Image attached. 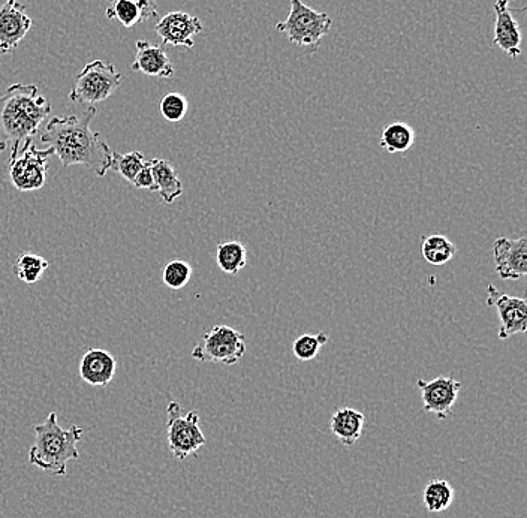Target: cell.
<instances>
[{
    "label": "cell",
    "mask_w": 527,
    "mask_h": 518,
    "mask_svg": "<svg viewBox=\"0 0 527 518\" xmlns=\"http://www.w3.org/2000/svg\"><path fill=\"white\" fill-rule=\"evenodd\" d=\"M98 110L87 108L84 113L66 117H53L41 132V141L47 144L63 167L84 165L98 177L111 170L113 150L101 132L92 131L90 125Z\"/></svg>",
    "instance_id": "cell-1"
},
{
    "label": "cell",
    "mask_w": 527,
    "mask_h": 518,
    "mask_svg": "<svg viewBox=\"0 0 527 518\" xmlns=\"http://www.w3.org/2000/svg\"><path fill=\"white\" fill-rule=\"evenodd\" d=\"M50 114L51 105L35 84H12L0 96V152L9 147V162L14 161L21 144L38 134Z\"/></svg>",
    "instance_id": "cell-2"
},
{
    "label": "cell",
    "mask_w": 527,
    "mask_h": 518,
    "mask_svg": "<svg viewBox=\"0 0 527 518\" xmlns=\"http://www.w3.org/2000/svg\"><path fill=\"white\" fill-rule=\"evenodd\" d=\"M33 432L35 441L29 450L30 465L57 477H65L68 462L80 459L77 445L84 430L74 424L65 429L60 426L56 412H50L44 423L33 426Z\"/></svg>",
    "instance_id": "cell-3"
},
{
    "label": "cell",
    "mask_w": 527,
    "mask_h": 518,
    "mask_svg": "<svg viewBox=\"0 0 527 518\" xmlns=\"http://www.w3.org/2000/svg\"><path fill=\"white\" fill-rule=\"evenodd\" d=\"M289 3L288 17L276 24L277 32L285 33L292 44L306 48L307 54H315L333 27V20L327 12L316 11L301 0Z\"/></svg>",
    "instance_id": "cell-4"
},
{
    "label": "cell",
    "mask_w": 527,
    "mask_h": 518,
    "mask_svg": "<svg viewBox=\"0 0 527 518\" xmlns=\"http://www.w3.org/2000/svg\"><path fill=\"white\" fill-rule=\"evenodd\" d=\"M122 74L117 71L113 63L104 60H93L84 66L77 75L74 87L69 93V99L78 104H95L107 101L122 84Z\"/></svg>",
    "instance_id": "cell-5"
},
{
    "label": "cell",
    "mask_w": 527,
    "mask_h": 518,
    "mask_svg": "<svg viewBox=\"0 0 527 518\" xmlns=\"http://www.w3.org/2000/svg\"><path fill=\"white\" fill-rule=\"evenodd\" d=\"M168 448L174 459H188L206 445L207 439L200 427V414L197 411L183 412L179 402H171L167 408Z\"/></svg>",
    "instance_id": "cell-6"
},
{
    "label": "cell",
    "mask_w": 527,
    "mask_h": 518,
    "mask_svg": "<svg viewBox=\"0 0 527 518\" xmlns=\"http://www.w3.org/2000/svg\"><path fill=\"white\" fill-rule=\"evenodd\" d=\"M246 337L230 325H215L204 334L192 351V358L200 363L234 366L246 354Z\"/></svg>",
    "instance_id": "cell-7"
},
{
    "label": "cell",
    "mask_w": 527,
    "mask_h": 518,
    "mask_svg": "<svg viewBox=\"0 0 527 518\" xmlns=\"http://www.w3.org/2000/svg\"><path fill=\"white\" fill-rule=\"evenodd\" d=\"M54 155L53 150H41L32 140H27L9 162V180L17 191H39L47 182L48 159Z\"/></svg>",
    "instance_id": "cell-8"
},
{
    "label": "cell",
    "mask_w": 527,
    "mask_h": 518,
    "mask_svg": "<svg viewBox=\"0 0 527 518\" xmlns=\"http://www.w3.org/2000/svg\"><path fill=\"white\" fill-rule=\"evenodd\" d=\"M487 306L498 310L499 339L507 340L516 334L526 333L527 330V301L522 297L505 294L496 286H487Z\"/></svg>",
    "instance_id": "cell-9"
},
{
    "label": "cell",
    "mask_w": 527,
    "mask_h": 518,
    "mask_svg": "<svg viewBox=\"0 0 527 518\" xmlns=\"http://www.w3.org/2000/svg\"><path fill=\"white\" fill-rule=\"evenodd\" d=\"M417 387L421 391L424 411L435 415L439 420H445L453 412L463 385L450 376H438L432 381L418 379Z\"/></svg>",
    "instance_id": "cell-10"
},
{
    "label": "cell",
    "mask_w": 527,
    "mask_h": 518,
    "mask_svg": "<svg viewBox=\"0 0 527 518\" xmlns=\"http://www.w3.org/2000/svg\"><path fill=\"white\" fill-rule=\"evenodd\" d=\"M155 30L162 39L164 47L173 45V47L192 48L195 45V36L203 32L204 26L200 18L195 15L174 11L164 15L156 23Z\"/></svg>",
    "instance_id": "cell-11"
},
{
    "label": "cell",
    "mask_w": 527,
    "mask_h": 518,
    "mask_svg": "<svg viewBox=\"0 0 527 518\" xmlns=\"http://www.w3.org/2000/svg\"><path fill=\"white\" fill-rule=\"evenodd\" d=\"M27 6L18 0H6L0 6V56L14 53L32 27Z\"/></svg>",
    "instance_id": "cell-12"
},
{
    "label": "cell",
    "mask_w": 527,
    "mask_h": 518,
    "mask_svg": "<svg viewBox=\"0 0 527 518\" xmlns=\"http://www.w3.org/2000/svg\"><path fill=\"white\" fill-rule=\"evenodd\" d=\"M496 273L504 280H520L527 274V239L499 237L492 246Z\"/></svg>",
    "instance_id": "cell-13"
},
{
    "label": "cell",
    "mask_w": 527,
    "mask_h": 518,
    "mask_svg": "<svg viewBox=\"0 0 527 518\" xmlns=\"http://www.w3.org/2000/svg\"><path fill=\"white\" fill-rule=\"evenodd\" d=\"M495 36L493 44L507 53L511 59L522 54V30L519 21L510 9V0H496L495 3Z\"/></svg>",
    "instance_id": "cell-14"
},
{
    "label": "cell",
    "mask_w": 527,
    "mask_h": 518,
    "mask_svg": "<svg viewBox=\"0 0 527 518\" xmlns=\"http://www.w3.org/2000/svg\"><path fill=\"white\" fill-rule=\"evenodd\" d=\"M117 360L105 349L84 352L80 361V378L92 387H107L116 375Z\"/></svg>",
    "instance_id": "cell-15"
},
{
    "label": "cell",
    "mask_w": 527,
    "mask_h": 518,
    "mask_svg": "<svg viewBox=\"0 0 527 518\" xmlns=\"http://www.w3.org/2000/svg\"><path fill=\"white\" fill-rule=\"evenodd\" d=\"M137 53L132 63V71L141 72L147 77L171 78L174 75L173 63L164 45H153L149 41H138Z\"/></svg>",
    "instance_id": "cell-16"
},
{
    "label": "cell",
    "mask_w": 527,
    "mask_h": 518,
    "mask_svg": "<svg viewBox=\"0 0 527 518\" xmlns=\"http://www.w3.org/2000/svg\"><path fill=\"white\" fill-rule=\"evenodd\" d=\"M366 417L357 409L340 408L334 412L330 421L331 433L339 439L343 447H354L363 435Z\"/></svg>",
    "instance_id": "cell-17"
},
{
    "label": "cell",
    "mask_w": 527,
    "mask_h": 518,
    "mask_svg": "<svg viewBox=\"0 0 527 518\" xmlns=\"http://www.w3.org/2000/svg\"><path fill=\"white\" fill-rule=\"evenodd\" d=\"M150 164L153 173L152 191L158 192L164 203L173 204L183 195V183L176 168L167 159H153Z\"/></svg>",
    "instance_id": "cell-18"
},
{
    "label": "cell",
    "mask_w": 527,
    "mask_h": 518,
    "mask_svg": "<svg viewBox=\"0 0 527 518\" xmlns=\"http://www.w3.org/2000/svg\"><path fill=\"white\" fill-rule=\"evenodd\" d=\"M216 264L225 274L240 273L248 264V249L243 243L231 240V242L219 243L215 252Z\"/></svg>",
    "instance_id": "cell-19"
},
{
    "label": "cell",
    "mask_w": 527,
    "mask_h": 518,
    "mask_svg": "<svg viewBox=\"0 0 527 518\" xmlns=\"http://www.w3.org/2000/svg\"><path fill=\"white\" fill-rule=\"evenodd\" d=\"M415 143V132L411 126L403 122H394L385 126L381 132L382 149L387 153L408 152Z\"/></svg>",
    "instance_id": "cell-20"
},
{
    "label": "cell",
    "mask_w": 527,
    "mask_h": 518,
    "mask_svg": "<svg viewBox=\"0 0 527 518\" xmlns=\"http://www.w3.org/2000/svg\"><path fill=\"white\" fill-rule=\"evenodd\" d=\"M105 15L108 20L119 21L123 27H128V29L150 20L143 6L135 0H108Z\"/></svg>",
    "instance_id": "cell-21"
},
{
    "label": "cell",
    "mask_w": 527,
    "mask_h": 518,
    "mask_svg": "<svg viewBox=\"0 0 527 518\" xmlns=\"http://www.w3.org/2000/svg\"><path fill=\"white\" fill-rule=\"evenodd\" d=\"M457 248L448 237L442 234H432V236L424 237L423 245H421V255L429 264L445 265L456 257Z\"/></svg>",
    "instance_id": "cell-22"
},
{
    "label": "cell",
    "mask_w": 527,
    "mask_h": 518,
    "mask_svg": "<svg viewBox=\"0 0 527 518\" xmlns=\"http://www.w3.org/2000/svg\"><path fill=\"white\" fill-rule=\"evenodd\" d=\"M423 501L429 513H442L453 505V486L445 480H432L424 489Z\"/></svg>",
    "instance_id": "cell-23"
},
{
    "label": "cell",
    "mask_w": 527,
    "mask_h": 518,
    "mask_svg": "<svg viewBox=\"0 0 527 518\" xmlns=\"http://www.w3.org/2000/svg\"><path fill=\"white\" fill-rule=\"evenodd\" d=\"M48 268V261L41 255L24 252L15 259L14 274L27 285H35L44 276Z\"/></svg>",
    "instance_id": "cell-24"
},
{
    "label": "cell",
    "mask_w": 527,
    "mask_h": 518,
    "mask_svg": "<svg viewBox=\"0 0 527 518\" xmlns=\"http://www.w3.org/2000/svg\"><path fill=\"white\" fill-rule=\"evenodd\" d=\"M146 156L141 152L119 153L113 152L111 170L117 171L128 183H134L137 174L146 167Z\"/></svg>",
    "instance_id": "cell-25"
},
{
    "label": "cell",
    "mask_w": 527,
    "mask_h": 518,
    "mask_svg": "<svg viewBox=\"0 0 527 518\" xmlns=\"http://www.w3.org/2000/svg\"><path fill=\"white\" fill-rule=\"evenodd\" d=\"M330 336L324 331L316 334H303V336L297 337L292 343V352H294L295 358L300 361H312L318 357L319 351L322 346L327 345Z\"/></svg>",
    "instance_id": "cell-26"
},
{
    "label": "cell",
    "mask_w": 527,
    "mask_h": 518,
    "mask_svg": "<svg viewBox=\"0 0 527 518\" xmlns=\"http://www.w3.org/2000/svg\"><path fill=\"white\" fill-rule=\"evenodd\" d=\"M192 277V267L183 259H173L162 270V280L171 289H182Z\"/></svg>",
    "instance_id": "cell-27"
},
{
    "label": "cell",
    "mask_w": 527,
    "mask_h": 518,
    "mask_svg": "<svg viewBox=\"0 0 527 518\" xmlns=\"http://www.w3.org/2000/svg\"><path fill=\"white\" fill-rule=\"evenodd\" d=\"M159 107H161V114L165 120L177 123L185 119L186 113H188L189 102L180 93L171 92L162 98Z\"/></svg>",
    "instance_id": "cell-28"
},
{
    "label": "cell",
    "mask_w": 527,
    "mask_h": 518,
    "mask_svg": "<svg viewBox=\"0 0 527 518\" xmlns=\"http://www.w3.org/2000/svg\"><path fill=\"white\" fill-rule=\"evenodd\" d=\"M132 186H135V188L137 189H149V191H152L153 173L152 164H150V161L147 162L146 167H144L143 170H141L140 173L137 174V177H135Z\"/></svg>",
    "instance_id": "cell-29"
},
{
    "label": "cell",
    "mask_w": 527,
    "mask_h": 518,
    "mask_svg": "<svg viewBox=\"0 0 527 518\" xmlns=\"http://www.w3.org/2000/svg\"><path fill=\"white\" fill-rule=\"evenodd\" d=\"M135 2L143 6L149 18H158V5H156V0H135Z\"/></svg>",
    "instance_id": "cell-30"
}]
</instances>
